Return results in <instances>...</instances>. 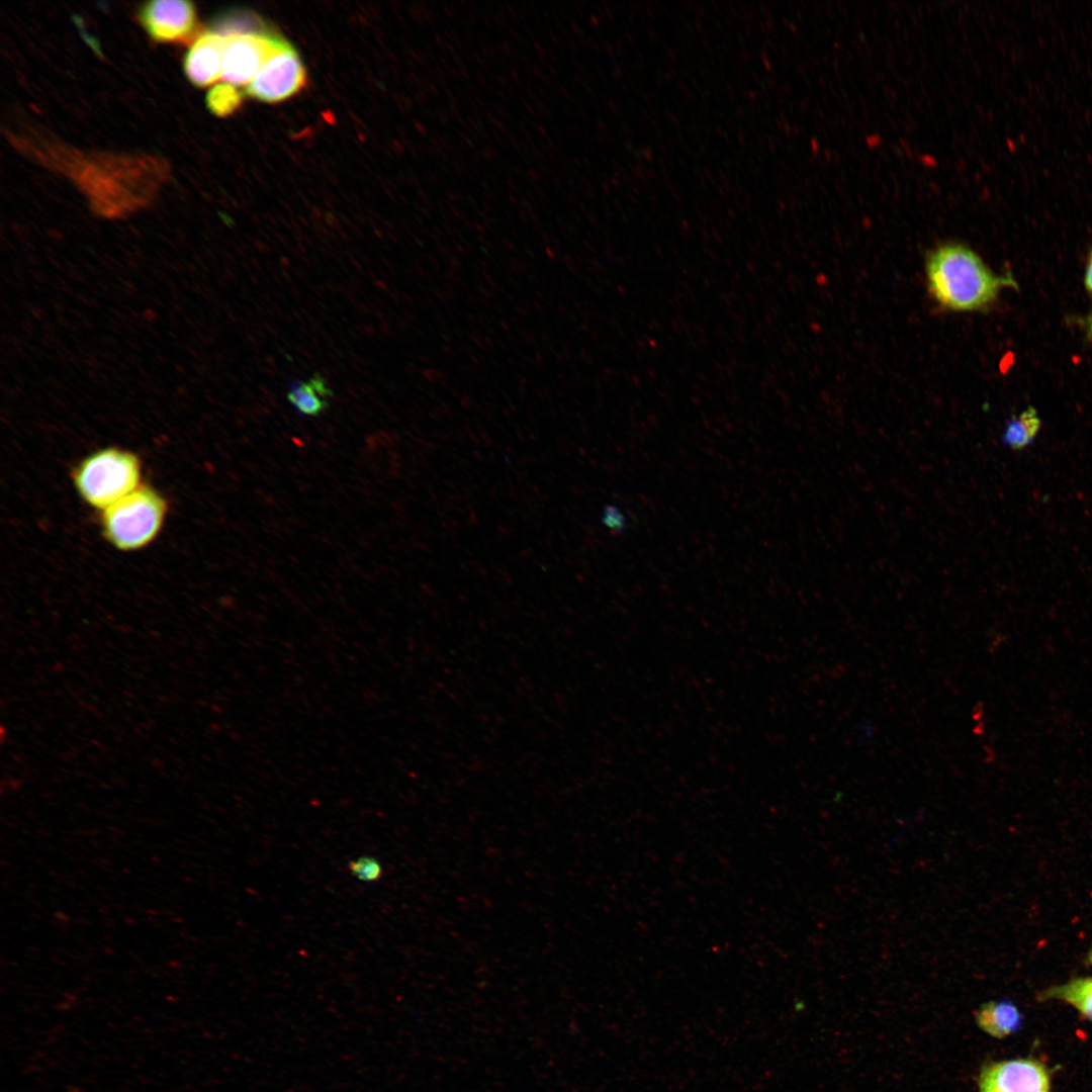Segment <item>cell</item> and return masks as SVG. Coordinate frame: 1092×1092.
Here are the masks:
<instances>
[{"label":"cell","mask_w":1092,"mask_h":1092,"mask_svg":"<svg viewBox=\"0 0 1092 1092\" xmlns=\"http://www.w3.org/2000/svg\"><path fill=\"white\" fill-rule=\"evenodd\" d=\"M928 291L942 307L973 311L991 304L1003 287L1016 286L1011 276L994 274L970 248L944 244L928 255L925 264Z\"/></svg>","instance_id":"cell-1"},{"label":"cell","mask_w":1092,"mask_h":1092,"mask_svg":"<svg viewBox=\"0 0 1092 1092\" xmlns=\"http://www.w3.org/2000/svg\"><path fill=\"white\" fill-rule=\"evenodd\" d=\"M140 478L139 458L113 447L87 456L73 473L82 498L102 511L139 487Z\"/></svg>","instance_id":"cell-2"},{"label":"cell","mask_w":1092,"mask_h":1092,"mask_svg":"<svg viewBox=\"0 0 1092 1092\" xmlns=\"http://www.w3.org/2000/svg\"><path fill=\"white\" fill-rule=\"evenodd\" d=\"M166 512L165 498L154 488L140 485L103 510V533L117 549H140L158 535Z\"/></svg>","instance_id":"cell-3"},{"label":"cell","mask_w":1092,"mask_h":1092,"mask_svg":"<svg viewBox=\"0 0 1092 1092\" xmlns=\"http://www.w3.org/2000/svg\"><path fill=\"white\" fill-rule=\"evenodd\" d=\"M289 46L264 33L229 34L222 60L223 80L237 86L251 83L271 57Z\"/></svg>","instance_id":"cell-4"},{"label":"cell","mask_w":1092,"mask_h":1092,"mask_svg":"<svg viewBox=\"0 0 1092 1092\" xmlns=\"http://www.w3.org/2000/svg\"><path fill=\"white\" fill-rule=\"evenodd\" d=\"M305 82V69L289 46L264 64L247 87V93L264 102H279L298 93Z\"/></svg>","instance_id":"cell-5"},{"label":"cell","mask_w":1092,"mask_h":1092,"mask_svg":"<svg viewBox=\"0 0 1092 1092\" xmlns=\"http://www.w3.org/2000/svg\"><path fill=\"white\" fill-rule=\"evenodd\" d=\"M978 1084L980 1092H1051L1048 1068L1033 1059L986 1063Z\"/></svg>","instance_id":"cell-6"},{"label":"cell","mask_w":1092,"mask_h":1092,"mask_svg":"<svg viewBox=\"0 0 1092 1092\" xmlns=\"http://www.w3.org/2000/svg\"><path fill=\"white\" fill-rule=\"evenodd\" d=\"M139 18L147 32L158 41L188 36L195 26V9L189 1L155 0L145 3Z\"/></svg>","instance_id":"cell-7"},{"label":"cell","mask_w":1092,"mask_h":1092,"mask_svg":"<svg viewBox=\"0 0 1092 1092\" xmlns=\"http://www.w3.org/2000/svg\"><path fill=\"white\" fill-rule=\"evenodd\" d=\"M228 35L204 32L192 44L185 58V72L198 87H206L222 76V60Z\"/></svg>","instance_id":"cell-8"},{"label":"cell","mask_w":1092,"mask_h":1092,"mask_svg":"<svg viewBox=\"0 0 1092 1092\" xmlns=\"http://www.w3.org/2000/svg\"><path fill=\"white\" fill-rule=\"evenodd\" d=\"M977 1025L987 1034L1003 1038L1018 1031L1022 1023L1019 1009L1008 1000L989 1001L976 1012Z\"/></svg>","instance_id":"cell-9"},{"label":"cell","mask_w":1092,"mask_h":1092,"mask_svg":"<svg viewBox=\"0 0 1092 1092\" xmlns=\"http://www.w3.org/2000/svg\"><path fill=\"white\" fill-rule=\"evenodd\" d=\"M331 393L324 378L314 374L307 382H292L287 398L300 414L316 416L328 406L327 397Z\"/></svg>","instance_id":"cell-10"},{"label":"cell","mask_w":1092,"mask_h":1092,"mask_svg":"<svg viewBox=\"0 0 1092 1092\" xmlns=\"http://www.w3.org/2000/svg\"><path fill=\"white\" fill-rule=\"evenodd\" d=\"M1040 1000H1060L1072 1005L1086 1018L1092 1020V977L1075 978L1067 983L1052 986L1042 991Z\"/></svg>","instance_id":"cell-11"},{"label":"cell","mask_w":1092,"mask_h":1092,"mask_svg":"<svg viewBox=\"0 0 1092 1092\" xmlns=\"http://www.w3.org/2000/svg\"><path fill=\"white\" fill-rule=\"evenodd\" d=\"M1040 419L1036 411L1029 406L1019 417L1012 418L1002 435L1004 445L1014 451L1024 449L1031 444L1040 429Z\"/></svg>","instance_id":"cell-12"},{"label":"cell","mask_w":1092,"mask_h":1092,"mask_svg":"<svg viewBox=\"0 0 1092 1092\" xmlns=\"http://www.w3.org/2000/svg\"><path fill=\"white\" fill-rule=\"evenodd\" d=\"M242 92L235 85L219 83L212 87L206 96V102L210 111L218 116H225L235 112L241 105Z\"/></svg>","instance_id":"cell-13"},{"label":"cell","mask_w":1092,"mask_h":1092,"mask_svg":"<svg viewBox=\"0 0 1092 1092\" xmlns=\"http://www.w3.org/2000/svg\"><path fill=\"white\" fill-rule=\"evenodd\" d=\"M351 874L360 881L376 882L380 879L382 868L377 859L371 856H360L348 864Z\"/></svg>","instance_id":"cell-14"},{"label":"cell","mask_w":1092,"mask_h":1092,"mask_svg":"<svg viewBox=\"0 0 1092 1092\" xmlns=\"http://www.w3.org/2000/svg\"><path fill=\"white\" fill-rule=\"evenodd\" d=\"M602 521L608 529L616 533L623 531L626 526L624 514L616 506L612 505H607L604 508Z\"/></svg>","instance_id":"cell-15"},{"label":"cell","mask_w":1092,"mask_h":1092,"mask_svg":"<svg viewBox=\"0 0 1092 1092\" xmlns=\"http://www.w3.org/2000/svg\"><path fill=\"white\" fill-rule=\"evenodd\" d=\"M1085 286L1090 292H1092V252L1090 254L1085 273Z\"/></svg>","instance_id":"cell-16"},{"label":"cell","mask_w":1092,"mask_h":1092,"mask_svg":"<svg viewBox=\"0 0 1092 1092\" xmlns=\"http://www.w3.org/2000/svg\"><path fill=\"white\" fill-rule=\"evenodd\" d=\"M1087 332L1089 338L1092 339V314L1088 317L1087 321Z\"/></svg>","instance_id":"cell-17"},{"label":"cell","mask_w":1092,"mask_h":1092,"mask_svg":"<svg viewBox=\"0 0 1092 1092\" xmlns=\"http://www.w3.org/2000/svg\"><path fill=\"white\" fill-rule=\"evenodd\" d=\"M1088 961L1092 965V949L1090 950V952L1088 954Z\"/></svg>","instance_id":"cell-18"}]
</instances>
